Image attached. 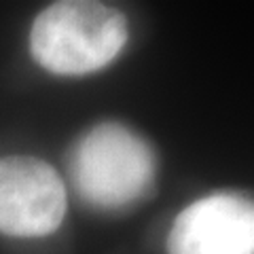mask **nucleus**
<instances>
[{"label": "nucleus", "instance_id": "nucleus-2", "mask_svg": "<svg viewBox=\"0 0 254 254\" xmlns=\"http://www.w3.org/2000/svg\"><path fill=\"white\" fill-rule=\"evenodd\" d=\"M70 178L81 199L117 210L140 201L155 182L157 159L148 142L119 123H102L76 142Z\"/></svg>", "mask_w": 254, "mask_h": 254}, {"label": "nucleus", "instance_id": "nucleus-4", "mask_svg": "<svg viewBox=\"0 0 254 254\" xmlns=\"http://www.w3.org/2000/svg\"><path fill=\"white\" fill-rule=\"evenodd\" d=\"M170 254H254V199L214 193L182 210L168 235Z\"/></svg>", "mask_w": 254, "mask_h": 254}, {"label": "nucleus", "instance_id": "nucleus-1", "mask_svg": "<svg viewBox=\"0 0 254 254\" xmlns=\"http://www.w3.org/2000/svg\"><path fill=\"white\" fill-rule=\"evenodd\" d=\"M129 36L125 15L104 2L66 0L38 15L30 30V51L38 66L62 76H83L106 68Z\"/></svg>", "mask_w": 254, "mask_h": 254}, {"label": "nucleus", "instance_id": "nucleus-3", "mask_svg": "<svg viewBox=\"0 0 254 254\" xmlns=\"http://www.w3.org/2000/svg\"><path fill=\"white\" fill-rule=\"evenodd\" d=\"M66 189L49 163L34 157L0 159V233L43 237L62 225Z\"/></svg>", "mask_w": 254, "mask_h": 254}]
</instances>
